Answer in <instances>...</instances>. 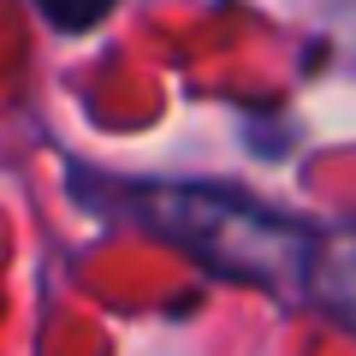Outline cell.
I'll list each match as a JSON object with an SVG mask.
<instances>
[{
	"label": "cell",
	"instance_id": "obj_2",
	"mask_svg": "<svg viewBox=\"0 0 356 356\" xmlns=\"http://www.w3.org/2000/svg\"><path fill=\"white\" fill-rule=\"evenodd\" d=\"M303 291L321 315H332L339 327L356 332V226H339V232H321L315 238Z\"/></svg>",
	"mask_w": 356,
	"mask_h": 356
},
{
	"label": "cell",
	"instance_id": "obj_3",
	"mask_svg": "<svg viewBox=\"0 0 356 356\" xmlns=\"http://www.w3.org/2000/svg\"><path fill=\"white\" fill-rule=\"evenodd\" d=\"M119 0H36V13L48 18L54 30H65V36H77V30H95L107 13H113Z\"/></svg>",
	"mask_w": 356,
	"mask_h": 356
},
{
	"label": "cell",
	"instance_id": "obj_1",
	"mask_svg": "<svg viewBox=\"0 0 356 356\" xmlns=\"http://www.w3.org/2000/svg\"><path fill=\"white\" fill-rule=\"evenodd\" d=\"M137 220H149L166 243H178L202 267L243 285H267V291H285V285L303 291L309 255H315L309 226H297V220L273 214L238 191H214V184L137 191Z\"/></svg>",
	"mask_w": 356,
	"mask_h": 356
}]
</instances>
